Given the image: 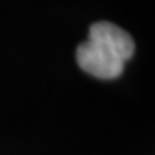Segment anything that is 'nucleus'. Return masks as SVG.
<instances>
[{
    "instance_id": "obj_2",
    "label": "nucleus",
    "mask_w": 155,
    "mask_h": 155,
    "mask_svg": "<svg viewBox=\"0 0 155 155\" xmlns=\"http://www.w3.org/2000/svg\"><path fill=\"white\" fill-rule=\"evenodd\" d=\"M89 40L109 49L124 62L131 59L133 52H135V41L130 35L116 24L104 22V21L95 22L90 27Z\"/></svg>"
},
{
    "instance_id": "obj_1",
    "label": "nucleus",
    "mask_w": 155,
    "mask_h": 155,
    "mask_svg": "<svg viewBox=\"0 0 155 155\" xmlns=\"http://www.w3.org/2000/svg\"><path fill=\"white\" fill-rule=\"evenodd\" d=\"M76 60L84 71L100 79H114L124 71L125 62L114 52L95 41H84L78 46Z\"/></svg>"
}]
</instances>
